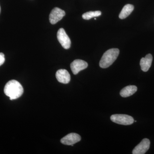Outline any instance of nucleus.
Wrapping results in <instances>:
<instances>
[{
	"label": "nucleus",
	"mask_w": 154,
	"mask_h": 154,
	"mask_svg": "<svg viewBox=\"0 0 154 154\" xmlns=\"http://www.w3.org/2000/svg\"><path fill=\"white\" fill-rule=\"evenodd\" d=\"M4 92L11 100L19 98L23 94L24 90L20 83L15 80L9 81L4 88Z\"/></svg>",
	"instance_id": "f257e3e1"
},
{
	"label": "nucleus",
	"mask_w": 154,
	"mask_h": 154,
	"mask_svg": "<svg viewBox=\"0 0 154 154\" xmlns=\"http://www.w3.org/2000/svg\"><path fill=\"white\" fill-rule=\"evenodd\" d=\"M119 53L118 48H111L107 51L102 56L99 62V66L102 68H107L116 60Z\"/></svg>",
	"instance_id": "f03ea898"
},
{
	"label": "nucleus",
	"mask_w": 154,
	"mask_h": 154,
	"mask_svg": "<svg viewBox=\"0 0 154 154\" xmlns=\"http://www.w3.org/2000/svg\"><path fill=\"white\" fill-rule=\"evenodd\" d=\"M110 119L117 124L125 125H130L134 122L132 116L126 114H114L110 116Z\"/></svg>",
	"instance_id": "7ed1b4c3"
},
{
	"label": "nucleus",
	"mask_w": 154,
	"mask_h": 154,
	"mask_svg": "<svg viewBox=\"0 0 154 154\" xmlns=\"http://www.w3.org/2000/svg\"><path fill=\"white\" fill-rule=\"evenodd\" d=\"M57 38L64 48L68 49L70 48L71 41L63 28H61L57 31Z\"/></svg>",
	"instance_id": "20e7f679"
},
{
	"label": "nucleus",
	"mask_w": 154,
	"mask_h": 154,
	"mask_svg": "<svg viewBox=\"0 0 154 154\" xmlns=\"http://www.w3.org/2000/svg\"><path fill=\"white\" fill-rule=\"evenodd\" d=\"M65 12L59 8H54L49 15L50 22L52 25L56 24L65 16Z\"/></svg>",
	"instance_id": "39448f33"
},
{
	"label": "nucleus",
	"mask_w": 154,
	"mask_h": 154,
	"mask_svg": "<svg viewBox=\"0 0 154 154\" xmlns=\"http://www.w3.org/2000/svg\"><path fill=\"white\" fill-rule=\"evenodd\" d=\"M150 142L148 139H143L134 149L133 154H144L149 149Z\"/></svg>",
	"instance_id": "423d86ee"
},
{
	"label": "nucleus",
	"mask_w": 154,
	"mask_h": 154,
	"mask_svg": "<svg viewBox=\"0 0 154 154\" xmlns=\"http://www.w3.org/2000/svg\"><path fill=\"white\" fill-rule=\"evenodd\" d=\"M88 63L85 61L77 59L74 60L70 65L71 69L73 73L77 75L81 71L87 68Z\"/></svg>",
	"instance_id": "0eeeda50"
},
{
	"label": "nucleus",
	"mask_w": 154,
	"mask_h": 154,
	"mask_svg": "<svg viewBox=\"0 0 154 154\" xmlns=\"http://www.w3.org/2000/svg\"><path fill=\"white\" fill-rule=\"evenodd\" d=\"M81 140V136L76 133H72L67 135L61 140V142L66 145L73 146L74 144L79 142Z\"/></svg>",
	"instance_id": "6e6552de"
},
{
	"label": "nucleus",
	"mask_w": 154,
	"mask_h": 154,
	"mask_svg": "<svg viewBox=\"0 0 154 154\" xmlns=\"http://www.w3.org/2000/svg\"><path fill=\"white\" fill-rule=\"evenodd\" d=\"M56 77L59 82L63 84H68L70 81V75L66 70L64 69L58 70L56 73Z\"/></svg>",
	"instance_id": "1a4fd4ad"
},
{
	"label": "nucleus",
	"mask_w": 154,
	"mask_h": 154,
	"mask_svg": "<svg viewBox=\"0 0 154 154\" xmlns=\"http://www.w3.org/2000/svg\"><path fill=\"white\" fill-rule=\"evenodd\" d=\"M152 56L151 54L146 55L145 57L142 58L140 60V66L143 72H147L151 66L152 61Z\"/></svg>",
	"instance_id": "9d476101"
},
{
	"label": "nucleus",
	"mask_w": 154,
	"mask_h": 154,
	"mask_svg": "<svg viewBox=\"0 0 154 154\" xmlns=\"http://www.w3.org/2000/svg\"><path fill=\"white\" fill-rule=\"evenodd\" d=\"M137 87L134 85L127 86L121 90L120 92V96L122 97H129L132 96L137 92Z\"/></svg>",
	"instance_id": "9b49d317"
},
{
	"label": "nucleus",
	"mask_w": 154,
	"mask_h": 154,
	"mask_svg": "<svg viewBox=\"0 0 154 154\" xmlns=\"http://www.w3.org/2000/svg\"><path fill=\"white\" fill-rule=\"evenodd\" d=\"M134 10V7L132 5H130V4L125 5L123 7L119 14V18L122 19H125L132 13Z\"/></svg>",
	"instance_id": "f8f14e48"
},
{
	"label": "nucleus",
	"mask_w": 154,
	"mask_h": 154,
	"mask_svg": "<svg viewBox=\"0 0 154 154\" xmlns=\"http://www.w3.org/2000/svg\"><path fill=\"white\" fill-rule=\"evenodd\" d=\"M101 14L102 13L100 11H90L83 14L82 18L85 20H89L94 17H99L101 16Z\"/></svg>",
	"instance_id": "ddd939ff"
},
{
	"label": "nucleus",
	"mask_w": 154,
	"mask_h": 154,
	"mask_svg": "<svg viewBox=\"0 0 154 154\" xmlns=\"http://www.w3.org/2000/svg\"><path fill=\"white\" fill-rule=\"evenodd\" d=\"M5 61V55L3 53H0V66L4 64Z\"/></svg>",
	"instance_id": "4468645a"
}]
</instances>
